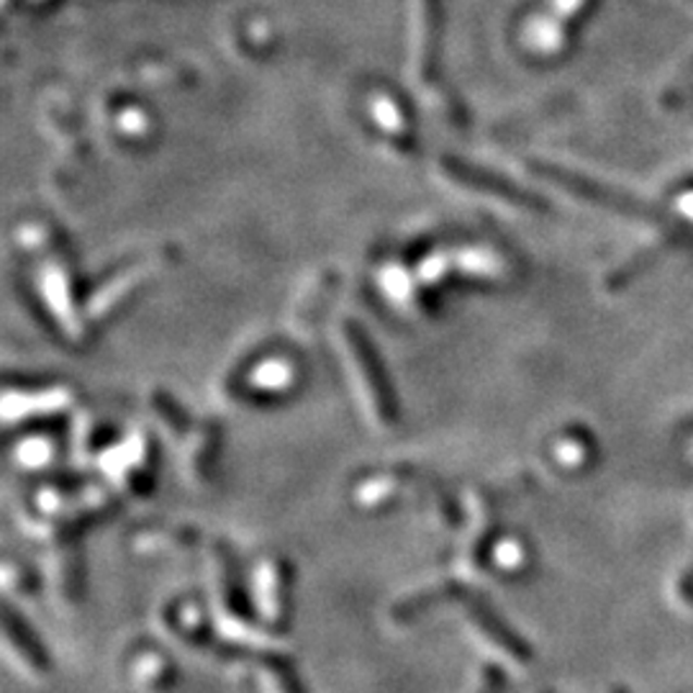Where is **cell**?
<instances>
[{"label": "cell", "mask_w": 693, "mask_h": 693, "mask_svg": "<svg viewBox=\"0 0 693 693\" xmlns=\"http://www.w3.org/2000/svg\"><path fill=\"white\" fill-rule=\"evenodd\" d=\"M160 630L164 638L185 647L188 653L219 663H234L239 657L260 663L273 653V649L245 647L226 640L216 621L209 619V611H206V606L198 598H175V602L162 606Z\"/></svg>", "instance_id": "obj_1"}, {"label": "cell", "mask_w": 693, "mask_h": 693, "mask_svg": "<svg viewBox=\"0 0 693 693\" xmlns=\"http://www.w3.org/2000/svg\"><path fill=\"white\" fill-rule=\"evenodd\" d=\"M532 173H537L540 177H545V181H549V183L560 185V188H566L568 193H573V196L583 198V201L604 206V209L617 211V213H621V216H627V219L649 221V224H657V221H666L668 219L666 213H663L660 206H653L649 201H642V198L627 196V193H619V190L609 188V185L589 181V177L570 173V170L555 168V164L534 162L532 164Z\"/></svg>", "instance_id": "obj_2"}, {"label": "cell", "mask_w": 693, "mask_h": 693, "mask_svg": "<svg viewBox=\"0 0 693 693\" xmlns=\"http://www.w3.org/2000/svg\"><path fill=\"white\" fill-rule=\"evenodd\" d=\"M466 624L470 634H475V638L481 640V645L485 649H491L498 660L511 663V666L519 668L530 666L534 660V649L530 642L521 638L517 630H511V627L485 604L473 602L466 606Z\"/></svg>", "instance_id": "obj_3"}, {"label": "cell", "mask_w": 693, "mask_h": 693, "mask_svg": "<svg viewBox=\"0 0 693 693\" xmlns=\"http://www.w3.org/2000/svg\"><path fill=\"white\" fill-rule=\"evenodd\" d=\"M252 602L260 621L273 638H283L290 624V573L283 562H262L255 573Z\"/></svg>", "instance_id": "obj_4"}, {"label": "cell", "mask_w": 693, "mask_h": 693, "mask_svg": "<svg viewBox=\"0 0 693 693\" xmlns=\"http://www.w3.org/2000/svg\"><path fill=\"white\" fill-rule=\"evenodd\" d=\"M3 647L5 655L16 663V668L26 678L41 681L52 673V657H49L47 647L41 645L37 632L26 624L24 617H18L11 606H5L3 611Z\"/></svg>", "instance_id": "obj_5"}, {"label": "cell", "mask_w": 693, "mask_h": 693, "mask_svg": "<svg viewBox=\"0 0 693 693\" xmlns=\"http://www.w3.org/2000/svg\"><path fill=\"white\" fill-rule=\"evenodd\" d=\"M128 681L145 693H168L177 683V668L164 649L154 645H137L126 657Z\"/></svg>", "instance_id": "obj_6"}, {"label": "cell", "mask_w": 693, "mask_h": 693, "mask_svg": "<svg viewBox=\"0 0 693 693\" xmlns=\"http://www.w3.org/2000/svg\"><path fill=\"white\" fill-rule=\"evenodd\" d=\"M460 596V589L455 583H440V585H429V589H421L417 593H409L401 602H396L391 606L388 619L393 627L398 630H406V627L417 624L421 617H426L429 611H434L437 606L455 602Z\"/></svg>", "instance_id": "obj_7"}, {"label": "cell", "mask_w": 693, "mask_h": 693, "mask_svg": "<svg viewBox=\"0 0 693 693\" xmlns=\"http://www.w3.org/2000/svg\"><path fill=\"white\" fill-rule=\"evenodd\" d=\"M262 668V689L265 693H306L301 678L293 670L290 660H285L281 653H270L260 663Z\"/></svg>", "instance_id": "obj_8"}, {"label": "cell", "mask_w": 693, "mask_h": 693, "mask_svg": "<svg viewBox=\"0 0 693 693\" xmlns=\"http://www.w3.org/2000/svg\"><path fill=\"white\" fill-rule=\"evenodd\" d=\"M673 247V239H666L663 242V245H655V247H647L645 252H638L632 257V260H627L624 265L621 268H617L611 273V277H609V290H621V288H627V285H630L634 277H640L642 273H645V270H649L655 265L657 260H660L663 255L668 252V249Z\"/></svg>", "instance_id": "obj_9"}, {"label": "cell", "mask_w": 693, "mask_h": 693, "mask_svg": "<svg viewBox=\"0 0 693 693\" xmlns=\"http://www.w3.org/2000/svg\"><path fill=\"white\" fill-rule=\"evenodd\" d=\"M585 3V0H555V9H553V16L542 21V26L537 28L540 39L545 41V45H553V41H557V37H560V24L566 18L573 16V13L581 9V5Z\"/></svg>", "instance_id": "obj_10"}, {"label": "cell", "mask_w": 693, "mask_h": 693, "mask_svg": "<svg viewBox=\"0 0 693 693\" xmlns=\"http://www.w3.org/2000/svg\"><path fill=\"white\" fill-rule=\"evenodd\" d=\"M609 693H630V689H624V685H614Z\"/></svg>", "instance_id": "obj_11"}, {"label": "cell", "mask_w": 693, "mask_h": 693, "mask_svg": "<svg viewBox=\"0 0 693 693\" xmlns=\"http://www.w3.org/2000/svg\"><path fill=\"white\" fill-rule=\"evenodd\" d=\"M542 693H555V691H542Z\"/></svg>", "instance_id": "obj_12"}]
</instances>
